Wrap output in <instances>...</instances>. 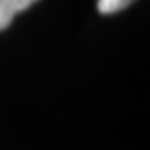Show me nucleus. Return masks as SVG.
Here are the masks:
<instances>
[{
  "instance_id": "obj_1",
  "label": "nucleus",
  "mask_w": 150,
  "mask_h": 150,
  "mask_svg": "<svg viewBox=\"0 0 150 150\" xmlns=\"http://www.w3.org/2000/svg\"><path fill=\"white\" fill-rule=\"evenodd\" d=\"M35 2H38V0H0V31L11 24L20 11L27 9Z\"/></svg>"
},
{
  "instance_id": "obj_2",
  "label": "nucleus",
  "mask_w": 150,
  "mask_h": 150,
  "mask_svg": "<svg viewBox=\"0 0 150 150\" xmlns=\"http://www.w3.org/2000/svg\"><path fill=\"white\" fill-rule=\"evenodd\" d=\"M134 0H98V9L103 15H110V13H117L125 9L127 6H130Z\"/></svg>"
}]
</instances>
